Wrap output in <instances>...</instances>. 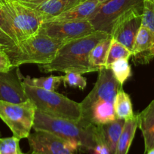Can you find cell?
Wrapping results in <instances>:
<instances>
[{"label":"cell","instance_id":"6da1fadb","mask_svg":"<svg viewBox=\"0 0 154 154\" xmlns=\"http://www.w3.org/2000/svg\"><path fill=\"white\" fill-rule=\"evenodd\" d=\"M110 34L95 31L80 38L64 43L57 51L51 63L40 65L42 72H75L86 74L95 72L89 64V54L99 42L110 37Z\"/></svg>","mask_w":154,"mask_h":154},{"label":"cell","instance_id":"7a4b0ae2","mask_svg":"<svg viewBox=\"0 0 154 154\" xmlns=\"http://www.w3.org/2000/svg\"><path fill=\"white\" fill-rule=\"evenodd\" d=\"M33 129L46 131L63 139L74 143L81 151L91 152L100 144L98 128L95 125L85 126L80 122H72L52 117L36 110Z\"/></svg>","mask_w":154,"mask_h":154},{"label":"cell","instance_id":"3957f363","mask_svg":"<svg viewBox=\"0 0 154 154\" xmlns=\"http://www.w3.org/2000/svg\"><path fill=\"white\" fill-rule=\"evenodd\" d=\"M63 44L38 32L18 42L5 53L10 59L12 67H18L27 63L40 66L51 63Z\"/></svg>","mask_w":154,"mask_h":154},{"label":"cell","instance_id":"277c9868","mask_svg":"<svg viewBox=\"0 0 154 154\" xmlns=\"http://www.w3.org/2000/svg\"><path fill=\"white\" fill-rule=\"evenodd\" d=\"M24 91L37 111L52 117L79 122L82 118L81 104L55 91H48L23 82Z\"/></svg>","mask_w":154,"mask_h":154},{"label":"cell","instance_id":"5b68a950","mask_svg":"<svg viewBox=\"0 0 154 154\" xmlns=\"http://www.w3.org/2000/svg\"><path fill=\"white\" fill-rule=\"evenodd\" d=\"M0 5L11 24L18 43L39 32L43 20L36 11L20 0H0Z\"/></svg>","mask_w":154,"mask_h":154},{"label":"cell","instance_id":"8992f818","mask_svg":"<svg viewBox=\"0 0 154 154\" xmlns=\"http://www.w3.org/2000/svg\"><path fill=\"white\" fill-rule=\"evenodd\" d=\"M36 107L28 99L21 103L0 101V118L8 126L13 136L27 138L33 129Z\"/></svg>","mask_w":154,"mask_h":154},{"label":"cell","instance_id":"52a82bcc","mask_svg":"<svg viewBox=\"0 0 154 154\" xmlns=\"http://www.w3.org/2000/svg\"><path fill=\"white\" fill-rule=\"evenodd\" d=\"M143 6V0H110L100 4L88 20L95 31L110 34L113 24L119 17L130 9Z\"/></svg>","mask_w":154,"mask_h":154},{"label":"cell","instance_id":"ba28073f","mask_svg":"<svg viewBox=\"0 0 154 154\" xmlns=\"http://www.w3.org/2000/svg\"><path fill=\"white\" fill-rule=\"evenodd\" d=\"M94 32L95 29L88 20L43 22L39 30V33L63 43L85 37Z\"/></svg>","mask_w":154,"mask_h":154},{"label":"cell","instance_id":"9c48e42d","mask_svg":"<svg viewBox=\"0 0 154 154\" xmlns=\"http://www.w3.org/2000/svg\"><path fill=\"white\" fill-rule=\"evenodd\" d=\"M143 7L134 8L122 14L115 21L110 35L112 38L132 51L136 36L142 25Z\"/></svg>","mask_w":154,"mask_h":154},{"label":"cell","instance_id":"30bf717a","mask_svg":"<svg viewBox=\"0 0 154 154\" xmlns=\"http://www.w3.org/2000/svg\"><path fill=\"white\" fill-rule=\"evenodd\" d=\"M27 140L31 152L35 154H75L80 150L74 143L46 131H35Z\"/></svg>","mask_w":154,"mask_h":154},{"label":"cell","instance_id":"8fae6325","mask_svg":"<svg viewBox=\"0 0 154 154\" xmlns=\"http://www.w3.org/2000/svg\"><path fill=\"white\" fill-rule=\"evenodd\" d=\"M98 72V80L93 89L80 103L81 105H86L98 99L114 103L118 90L122 85L115 78L111 69L103 67Z\"/></svg>","mask_w":154,"mask_h":154},{"label":"cell","instance_id":"7c38bea8","mask_svg":"<svg viewBox=\"0 0 154 154\" xmlns=\"http://www.w3.org/2000/svg\"><path fill=\"white\" fill-rule=\"evenodd\" d=\"M7 72H0V101L21 103L28 100L23 87L22 75L18 67Z\"/></svg>","mask_w":154,"mask_h":154},{"label":"cell","instance_id":"4fadbf2b","mask_svg":"<svg viewBox=\"0 0 154 154\" xmlns=\"http://www.w3.org/2000/svg\"><path fill=\"white\" fill-rule=\"evenodd\" d=\"M132 60L136 65H146L154 59V33L141 26L134 41Z\"/></svg>","mask_w":154,"mask_h":154},{"label":"cell","instance_id":"5bb4252c","mask_svg":"<svg viewBox=\"0 0 154 154\" xmlns=\"http://www.w3.org/2000/svg\"><path fill=\"white\" fill-rule=\"evenodd\" d=\"M82 1V0H46L39 4H24L36 11L44 22L58 16Z\"/></svg>","mask_w":154,"mask_h":154},{"label":"cell","instance_id":"9a60e30c","mask_svg":"<svg viewBox=\"0 0 154 154\" xmlns=\"http://www.w3.org/2000/svg\"><path fill=\"white\" fill-rule=\"evenodd\" d=\"M101 3L98 0H82L79 4L66 11L63 13L44 22L74 21L88 20L96 11Z\"/></svg>","mask_w":154,"mask_h":154},{"label":"cell","instance_id":"2e32d148","mask_svg":"<svg viewBox=\"0 0 154 154\" xmlns=\"http://www.w3.org/2000/svg\"><path fill=\"white\" fill-rule=\"evenodd\" d=\"M125 122L124 120L116 119L110 123L97 126L100 144L105 145L108 148L110 154H116L117 143Z\"/></svg>","mask_w":154,"mask_h":154},{"label":"cell","instance_id":"e0dca14e","mask_svg":"<svg viewBox=\"0 0 154 154\" xmlns=\"http://www.w3.org/2000/svg\"><path fill=\"white\" fill-rule=\"evenodd\" d=\"M138 128L144 140V153L154 149V99L137 115Z\"/></svg>","mask_w":154,"mask_h":154},{"label":"cell","instance_id":"ac0fdd59","mask_svg":"<svg viewBox=\"0 0 154 154\" xmlns=\"http://www.w3.org/2000/svg\"><path fill=\"white\" fill-rule=\"evenodd\" d=\"M137 127L138 123L137 115L125 122L117 143L116 154H128Z\"/></svg>","mask_w":154,"mask_h":154},{"label":"cell","instance_id":"d6986e66","mask_svg":"<svg viewBox=\"0 0 154 154\" xmlns=\"http://www.w3.org/2000/svg\"><path fill=\"white\" fill-rule=\"evenodd\" d=\"M115 114L116 118L120 120H128L134 117V111H133L132 103L131 99L128 93H125L122 87H119L117 91L116 98H115L114 103Z\"/></svg>","mask_w":154,"mask_h":154},{"label":"cell","instance_id":"ffe728a7","mask_svg":"<svg viewBox=\"0 0 154 154\" xmlns=\"http://www.w3.org/2000/svg\"><path fill=\"white\" fill-rule=\"evenodd\" d=\"M111 35L98 42L91 49L89 54V64L91 67L98 72L103 67H105L107 53L111 43Z\"/></svg>","mask_w":154,"mask_h":154},{"label":"cell","instance_id":"44dd1931","mask_svg":"<svg viewBox=\"0 0 154 154\" xmlns=\"http://www.w3.org/2000/svg\"><path fill=\"white\" fill-rule=\"evenodd\" d=\"M23 82L29 84L33 87L43 89L48 91H55L56 89L63 83V76H54L50 75L48 77H42V78H31L27 76L23 78Z\"/></svg>","mask_w":154,"mask_h":154},{"label":"cell","instance_id":"7402d4cb","mask_svg":"<svg viewBox=\"0 0 154 154\" xmlns=\"http://www.w3.org/2000/svg\"><path fill=\"white\" fill-rule=\"evenodd\" d=\"M131 55H132V53L131 51H129L121 43L112 38L110 48L107 53L105 67L109 69L110 65L115 61L120 59H128V60L131 57Z\"/></svg>","mask_w":154,"mask_h":154},{"label":"cell","instance_id":"603a6c76","mask_svg":"<svg viewBox=\"0 0 154 154\" xmlns=\"http://www.w3.org/2000/svg\"><path fill=\"white\" fill-rule=\"evenodd\" d=\"M109 69H111L115 78L121 85H123L124 83L131 75V69L128 59H120L116 60L110 65Z\"/></svg>","mask_w":154,"mask_h":154},{"label":"cell","instance_id":"cb8c5ba5","mask_svg":"<svg viewBox=\"0 0 154 154\" xmlns=\"http://www.w3.org/2000/svg\"><path fill=\"white\" fill-rule=\"evenodd\" d=\"M20 139L14 136L0 137V154H24L20 147Z\"/></svg>","mask_w":154,"mask_h":154},{"label":"cell","instance_id":"d4e9b609","mask_svg":"<svg viewBox=\"0 0 154 154\" xmlns=\"http://www.w3.org/2000/svg\"><path fill=\"white\" fill-rule=\"evenodd\" d=\"M154 33V3L143 0L142 25Z\"/></svg>","mask_w":154,"mask_h":154},{"label":"cell","instance_id":"484cf974","mask_svg":"<svg viewBox=\"0 0 154 154\" xmlns=\"http://www.w3.org/2000/svg\"><path fill=\"white\" fill-rule=\"evenodd\" d=\"M63 83L65 87H78L80 90H84L87 85V80L82 76V74L75 72H66L63 76Z\"/></svg>","mask_w":154,"mask_h":154},{"label":"cell","instance_id":"4316f807","mask_svg":"<svg viewBox=\"0 0 154 154\" xmlns=\"http://www.w3.org/2000/svg\"><path fill=\"white\" fill-rule=\"evenodd\" d=\"M0 28L6 33L14 41L15 43H18V40H17L16 35H15L14 31L13 28L11 26V24L9 22L8 19L6 17L4 11L2 8L1 5H0Z\"/></svg>","mask_w":154,"mask_h":154},{"label":"cell","instance_id":"83f0119b","mask_svg":"<svg viewBox=\"0 0 154 154\" xmlns=\"http://www.w3.org/2000/svg\"><path fill=\"white\" fill-rule=\"evenodd\" d=\"M8 56L3 49H0V72H7L12 69Z\"/></svg>","mask_w":154,"mask_h":154},{"label":"cell","instance_id":"f1b7e54d","mask_svg":"<svg viewBox=\"0 0 154 154\" xmlns=\"http://www.w3.org/2000/svg\"><path fill=\"white\" fill-rule=\"evenodd\" d=\"M0 44L4 46V51L5 52L16 45L14 41L8 35L6 34L1 28H0Z\"/></svg>","mask_w":154,"mask_h":154},{"label":"cell","instance_id":"f546056e","mask_svg":"<svg viewBox=\"0 0 154 154\" xmlns=\"http://www.w3.org/2000/svg\"><path fill=\"white\" fill-rule=\"evenodd\" d=\"M20 1L26 4H39L46 0H20Z\"/></svg>","mask_w":154,"mask_h":154},{"label":"cell","instance_id":"4dcf8cb0","mask_svg":"<svg viewBox=\"0 0 154 154\" xmlns=\"http://www.w3.org/2000/svg\"><path fill=\"white\" fill-rule=\"evenodd\" d=\"M145 154H154V149H152V150H150Z\"/></svg>","mask_w":154,"mask_h":154},{"label":"cell","instance_id":"1f68e13d","mask_svg":"<svg viewBox=\"0 0 154 154\" xmlns=\"http://www.w3.org/2000/svg\"><path fill=\"white\" fill-rule=\"evenodd\" d=\"M98 1H99V2L101 4V3H104V2H106L110 1V0H98Z\"/></svg>","mask_w":154,"mask_h":154},{"label":"cell","instance_id":"d6a6232c","mask_svg":"<svg viewBox=\"0 0 154 154\" xmlns=\"http://www.w3.org/2000/svg\"><path fill=\"white\" fill-rule=\"evenodd\" d=\"M0 49H3V50H5L4 46H3L2 45H1V44H0Z\"/></svg>","mask_w":154,"mask_h":154},{"label":"cell","instance_id":"836d02e7","mask_svg":"<svg viewBox=\"0 0 154 154\" xmlns=\"http://www.w3.org/2000/svg\"><path fill=\"white\" fill-rule=\"evenodd\" d=\"M147 1H149V2H153L154 3V0H147Z\"/></svg>","mask_w":154,"mask_h":154},{"label":"cell","instance_id":"e575fe53","mask_svg":"<svg viewBox=\"0 0 154 154\" xmlns=\"http://www.w3.org/2000/svg\"><path fill=\"white\" fill-rule=\"evenodd\" d=\"M30 154H35V153H32V152H31V153H30Z\"/></svg>","mask_w":154,"mask_h":154},{"label":"cell","instance_id":"d590c367","mask_svg":"<svg viewBox=\"0 0 154 154\" xmlns=\"http://www.w3.org/2000/svg\"><path fill=\"white\" fill-rule=\"evenodd\" d=\"M0 137H1V132H0Z\"/></svg>","mask_w":154,"mask_h":154}]
</instances>
